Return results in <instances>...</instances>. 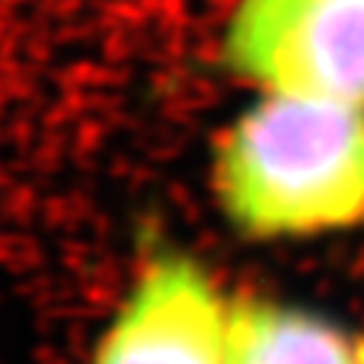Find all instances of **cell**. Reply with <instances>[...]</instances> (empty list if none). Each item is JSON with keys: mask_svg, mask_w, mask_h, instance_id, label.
<instances>
[{"mask_svg": "<svg viewBox=\"0 0 364 364\" xmlns=\"http://www.w3.org/2000/svg\"><path fill=\"white\" fill-rule=\"evenodd\" d=\"M215 200L243 237L286 240L364 219V107L264 95L222 134Z\"/></svg>", "mask_w": 364, "mask_h": 364, "instance_id": "obj_1", "label": "cell"}, {"mask_svg": "<svg viewBox=\"0 0 364 364\" xmlns=\"http://www.w3.org/2000/svg\"><path fill=\"white\" fill-rule=\"evenodd\" d=\"M222 49L264 95L364 107V0H240Z\"/></svg>", "mask_w": 364, "mask_h": 364, "instance_id": "obj_2", "label": "cell"}, {"mask_svg": "<svg viewBox=\"0 0 364 364\" xmlns=\"http://www.w3.org/2000/svg\"><path fill=\"white\" fill-rule=\"evenodd\" d=\"M231 310L195 258H152L100 334L91 364H228Z\"/></svg>", "mask_w": 364, "mask_h": 364, "instance_id": "obj_3", "label": "cell"}, {"mask_svg": "<svg viewBox=\"0 0 364 364\" xmlns=\"http://www.w3.org/2000/svg\"><path fill=\"white\" fill-rule=\"evenodd\" d=\"M228 364H364V334L301 306L234 301Z\"/></svg>", "mask_w": 364, "mask_h": 364, "instance_id": "obj_4", "label": "cell"}]
</instances>
